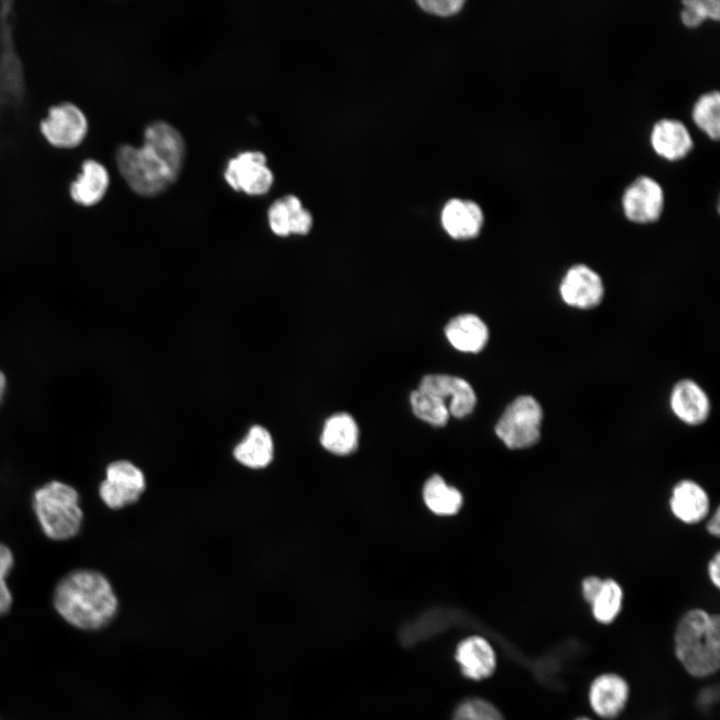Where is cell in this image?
Instances as JSON below:
<instances>
[{
    "mask_svg": "<svg viewBox=\"0 0 720 720\" xmlns=\"http://www.w3.org/2000/svg\"><path fill=\"white\" fill-rule=\"evenodd\" d=\"M444 334L454 349L464 353L482 351L489 340L488 326L472 313H462L451 318L444 327Z\"/></svg>",
    "mask_w": 720,
    "mask_h": 720,
    "instance_id": "18",
    "label": "cell"
},
{
    "mask_svg": "<svg viewBox=\"0 0 720 720\" xmlns=\"http://www.w3.org/2000/svg\"><path fill=\"white\" fill-rule=\"evenodd\" d=\"M146 488L143 471L128 460H117L106 467L99 496L110 509H122L139 500Z\"/></svg>",
    "mask_w": 720,
    "mask_h": 720,
    "instance_id": "7",
    "label": "cell"
},
{
    "mask_svg": "<svg viewBox=\"0 0 720 720\" xmlns=\"http://www.w3.org/2000/svg\"><path fill=\"white\" fill-rule=\"evenodd\" d=\"M668 507L672 516L685 525H696L711 513V500L706 489L689 478L678 480L671 488Z\"/></svg>",
    "mask_w": 720,
    "mask_h": 720,
    "instance_id": "12",
    "label": "cell"
},
{
    "mask_svg": "<svg viewBox=\"0 0 720 720\" xmlns=\"http://www.w3.org/2000/svg\"><path fill=\"white\" fill-rule=\"evenodd\" d=\"M706 530L713 537H719L720 534V511L716 507L706 518Z\"/></svg>",
    "mask_w": 720,
    "mask_h": 720,
    "instance_id": "35",
    "label": "cell"
},
{
    "mask_svg": "<svg viewBox=\"0 0 720 720\" xmlns=\"http://www.w3.org/2000/svg\"><path fill=\"white\" fill-rule=\"evenodd\" d=\"M7 386H8V381H7L6 374L4 373V371L2 369H0V404L3 401L4 396L6 394Z\"/></svg>",
    "mask_w": 720,
    "mask_h": 720,
    "instance_id": "36",
    "label": "cell"
},
{
    "mask_svg": "<svg viewBox=\"0 0 720 720\" xmlns=\"http://www.w3.org/2000/svg\"><path fill=\"white\" fill-rule=\"evenodd\" d=\"M630 687L624 677L617 673H603L595 677L588 690V702L600 718H617L625 709Z\"/></svg>",
    "mask_w": 720,
    "mask_h": 720,
    "instance_id": "13",
    "label": "cell"
},
{
    "mask_svg": "<svg viewBox=\"0 0 720 720\" xmlns=\"http://www.w3.org/2000/svg\"><path fill=\"white\" fill-rule=\"evenodd\" d=\"M267 216L269 227L275 235H290V212L284 197L276 199L270 205Z\"/></svg>",
    "mask_w": 720,
    "mask_h": 720,
    "instance_id": "29",
    "label": "cell"
},
{
    "mask_svg": "<svg viewBox=\"0 0 720 720\" xmlns=\"http://www.w3.org/2000/svg\"><path fill=\"white\" fill-rule=\"evenodd\" d=\"M44 139L53 147L73 149L78 147L88 132V120L75 104L64 101L51 105L39 123Z\"/></svg>",
    "mask_w": 720,
    "mask_h": 720,
    "instance_id": "6",
    "label": "cell"
},
{
    "mask_svg": "<svg viewBox=\"0 0 720 720\" xmlns=\"http://www.w3.org/2000/svg\"><path fill=\"white\" fill-rule=\"evenodd\" d=\"M603 578L597 575H588L584 577L580 584L581 595L585 602L589 604L602 584Z\"/></svg>",
    "mask_w": 720,
    "mask_h": 720,
    "instance_id": "31",
    "label": "cell"
},
{
    "mask_svg": "<svg viewBox=\"0 0 720 720\" xmlns=\"http://www.w3.org/2000/svg\"><path fill=\"white\" fill-rule=\"evenodd\" d=\"M562 301L576 309L590 310L598 306L604 297L601 276L585 264L571 266L559 284Z\"/></svg>",
    "mask_w": 720,
    "mask_h": 720,
    "instance_id": "10",
    "label": "cell"
},
{
    "mask_svg": "<svg viewBox=\"0 0 720 720\" xmlns=\"http://www.w3.org/2000/svg\"><path fill=\"white\" fill-rule=\"evenodd\" d=\"M261 151H245L229 160L224 178L231 188L248 195H263L273 185L274 175Z\"/></svg>",
    "mask_w": 720,
    "mask_h": 720,
    "instance_id": "8",
    "label": "cell"
},
{
    "mask_svg": "<svg viewBox=\"0 0 720 720\" xmlns=\"http://www.w3.org/2000/svg\"><path fill=\"white\" fill-rule=\"evenodd\" d=\"M320 443L335 455L345 456L354 452L359 443V428L355 419L346 412L328 417L322 427Z\"/></svg>",
    "mask_w": 720,
    "mask_h": 720,
    "instance_id": "20",
    "label": "cell"
},
{
    "mask_svg": "<svg viewBox=\"0 0 720 720\" xmlns=\"http://www.w3.org/2000/svg\"><path fill=\"white\" fill-rule=\"evenodd\" d=\"M32 507L43 533L55 541L75 537L82 526L83 511L76 489L53 480L35 490Z\"/></svg>",
    "mask_w": 720,
    "mask_h": 720,
    "instance_id": "4",
    "label": "cell"
},
{
    "mask_svg": "<svg viewBox=\"0 0 720 720\" xmlns=\"http://www.w3.org/2000/svg\"><path fill=\"white\" fill-rule=\"evenodd\" d=\"M543 419L539 401L520 395L505 407L495 424V434L508 449H528L540 441Z\"/></svg>",
    "mask_w": 720,
    "mask_h": 720,
    "instance_id": "5",
    "label": "cell"
},
{
    "mask_svg": "<svg viewBox=\"0 0 720 720\" xmlns=\"http://www.w3.org/2000/svg\"><path fill=\"white\" fill-rule=\"evenodd\" d=\"M409 402L414 415L430 425L444 426L449 420L446 402L428 391L417 388L411 392Z\"/></svg>",
    "mask_w": 720,
    "mask_h": 720,
    "instance_id": "24",
    "label": "cell"
},
{
    "mask_svg": "<svg viewBox=\"0 0 720 720\" xmlns=\"http://www.w3.org/2000/svg\"><path fill=\"white\" fill-rule=\"evenodd\" d=\"M674 652L685 671L695 678L715 674L720 666V617L692 608L679 619L674 632Z\"/></svg>",
    "mask_w": 720,
    "mask_h": 720,
    "instance_id": "3",
    "label": "cell"
},
{
    "mask_svg": "<svg viewBox=\"0 0 720 720\" xmlns=\"http://www.w3.org/2000/svg\"><path fill=\"white\" fill-rule=\"evenodd\" d=\"M52 602L65 622L84 631L103 629L119 609L112 584L93 569H76L64 575L56 584Z\"/></svg>",
    "mask_w": 720,
    "mask_h": 720,
    "instance_id": "2",
    "label": "cell"
},
{
    "mask_svg": "<svg viewBox=\"0 0 720 720\" xmlns=\"http://www.w3.org/2000/svg\"><path fill=\"white\" fill-rule=\"evenodd\" d=\"M694 123L711 139L720 136V94L710 91L702 94L692 109Z\"/></svg>",
    "mask_w": 720,
    "mask_h": 720,
    "instance_id": "25",
    "label": "cell"
},
{
    "mask_svg": "<svg viewBox=\"0 0 720 720\" xmlns=\"http://www.w3.org/2000/svg\"><path fill=\"white\" fill-rule=\"evenodd\" d=\"M417 4L424 11L439 15L450 16L456 14L465 4L463 0H420Z\"/></svg>",
    "mask_w": 720,
    "mask_h": 720,
    "instance_id": "30",
    "label": "cell"
},
{
    "mask_svg": "<svg viewBox=\"0 0 720 720\" xmlns=\"http://www.w3.org/2000/svg\"><path fill=\"white\" fill-rule=\"evenodd\" d=\"M455 660L462 675L473 681L489 678L497 666L493 646L487 639L478 635L466 637L457 644Z\"/></svg>",
    "mask_w": 720,
    "mask_h": 720,
    "instance_id": "16",
    "label": "cell"
},
{
    "mask_svg": "<svg viewBox=\"0 0 720 720\" xmlns=\"http://www.w3.org/2000/svg\"><path fill=\"white\" fill-rule=\"evenodd\" d=\"M681 21L687 27L694 28L706 19L719 20L720 2L718 0H684Z\"/></svg>",
    "mask_w": 720,
    "mask_h": 720,
    "instance_id": "26",
    "label": "cell"
},
{
    "mask_svg": "<svg viewBox=\"0 0 720 720\" xmlns=\"http://www.w3.org/2000/svg\"><path fill=\"white\" fill-rule=\"evenodd\" d=\"M622 208L628 220L637 224L656 222L664 209L661 185L649 176H639L624 190Z\"/></svg>",
    "mask_w": 720,
    "mask_h": 720,
    "instance_id": "9",
    "label": "cell"
},
{
    "mask_svg": "<svg viewBox=\"0 0 720 720\" xmlns=\"http://www.w3.org/2000/svg\"><path fill=\"white\" fill-rule=\"evenodd\" d=\"M234 458L250 469L267 467L274 457V442L270 432L261 425L252 426L233 450Z\"/></svg>",
    "mask_w": 720,
    "mask_h": 720,
    "instance_id": "21",
    "label": "cell"
},
{
    "mask_svg": "<svg viewBox=\"0 0 720 720\" xmlns=\"http://www.w3.org/2000/svg\"><path fill=\"white\" fill-rule=\"evenodd\" d=\"M418 388L443 399L450 416L464 418L476 407L477 396L471 384L464 378L449 374H427L422 377Z\"/></svg>",
    "mask_w": 720,
    "mask_h": 720,
    "instance_id": "11",
    "label": "cell"
},
{
    "mask_svg": "<svg viewBox=\"0 0 720 720\" xmlns=\"http://www.w3.org/2000/svg\"><path fill=\"white\" fill-rule=\"evenodd\" d=\"M184 158L181 133L165 121L146 126L141 146L122 143L114 152L119 176L134 193L145 197L168 189L177 180Z\"/></svg>",
    "mask_w": 720,
    "mask_h": 720,
    "instance_id": "1",
    "label": "cell"
},
{
    "mask_svg": "<svg viewBox=\"0 0 720 720\" xmlns=\"http://www.w3.org/2000/svg\"><path fill=\"white\" fill-rule=\"evenodd\" d=\"M284 200L290 212V234L305 235L313 224L311 213L306 210L295 195H286Z\"/></svg>",
    "mask_w": 720,
    "mask_h": 720,
    "instance_id": "28",
    "label": "cell"
},
{
    "mask_svg": "<svg viewBox=\"0 0 720 720\" xmlns=\"http://www.w3.org/2000/svg\"><path fill=\"white\" fill-rule=\"evenodd\" d=\"M484 223L481 207L470 200L450 199L441 211V224L453 239L468 240L477 237Z\"/></svg>",
    "mask_w": 720,
    "mask_h": 720,
    "instance_id": "17",
    "label": "cell"
},
{
    "mask_svg": "<svg viewBox=\"0 0 720 720\" xmlns=\"http://www.w3.org/2000/svg\"><path fill=\"white\" fill-rule=\"evenodd\" d=\"M110 182L108 168L98 160L87 158L82 161L80 171L69 185L70 199L80 207L93 208L107 195Z\"/></svg>",
    "mask_w": 720,
    "mask_h": 720,
    "instance_id": "14",
    "label": "cell"
},
{
    "mask_svg": "<svg viewBox=\"0 0 720 720\" xmlns=\"http://www.w3.org/2000/svg\"><path fill=\"white\" fill-rule=\"evenodd\" d=\"M423 499L428 509L439 516L454 515L463 504L461 492L448 485L440 475H433L426 480Z\"/></svg>",
    "mask_w": 720,
    "mask_h": 720,
    "instance_id": "22",
    "label": "cell"
},
{
    "mask_svg": "<svg viewBox=\"0 0 720 720\" xmlns=\"http://www.w3.org/2000/svg\"><path fill=\"white\" fill-rule=\"evenodd\" d=\"M707 575L711 584L719 589L720 587V554L717 551L708 561Z\"/></svg>",
    "mask_w": 720,
    "mask_h": 720,
    "instance_id": "33",
    "label": "cell"
},
{
    "mask_svg": "<svg viewBox=\"0 0 720 720\" xmlns=\"http://www.w3.org/2000/svg\"><path fill=\"white\" fill-rule=\"evenodd\" d=\"M14 566V556L8 546L0 543V582L6 581Z\"/></svg>",
    "mask_w": 720,
    "mask_h": 720,
    "instance_id": "32",
    "label": "cell"
},
{
    "mask_svg": "<svg viewBox=\"0 0 720 720\" xmlns=\"http://www.w3.org/2000/svg\"><path fill=\"white\" fill-rule=\"evenodd\" d=\"M624 591L613 578H603L597 593L588 604L593 618L600 624H611L623 607Z\"/></svg>",
    "mask_w": 720,
    "mask_h": 720,
    "instance_id": "23",
    "label": "cell"
},
{
    "mask_svg": "<svg viewBox=\"0 0 720 720\" xmlns=\"http://www.w3.org/2000/svg\"><path fill=\"white\" fill-rule=\"evenodd\" d=\"M669 407L673 415L688 426L704 424L711 413V402L707 393L691 379H682L673 386Z\"/></svg>",
    "mask_w": 720,
    "mask_h": 720,
    "instance_id": "15",
    "label": "cell"
},
{
    "mask_svg": "<svg viewBox=\"0 0 720 720\" xmlns=\"http://www.w3.org/2000/svg\"><path fill=\"white\" fill-rule=\"evenodd\" d=\"M650 142L659 156L670 161L684 158L693 147L688 129L676 119L657 121L651 130Z\"/></svg>",
    "mask_w": 720,
    "mask_h": 720,
    "instance_id": "19",
    "label": "cell"
},
{
    "mask_svg": "<svg viewBox=\"0 0 720 720\" xmlns=\"http://www.w3.org/2000/svg\"><path fill=\"white\" fill-rule=\"evenodd\" d=\"M13 603V596L6 581L0 582V618L6 615Z\"/></svg>",
    "mask_w": 720,
    "mask_h": 720,
    "instance_id": "34",
    "label": "cell"
},
{
    "mask_svg": "<svg viewBox=\"0 0 720 720\" xmlns=\"http://www.w3.org/2000/svg\"><path fill=\"white\" fill-rule=\"evenodd\" d=\"M574 720H592V719L589 718V717H586V716H581V717H577V718L574 719Z\"/></svg>",
    "mask_w": 720,
    "mask_h": 720,
    "instance_id": "37",
    "label": "cell"
},
{
    "mask_svg": "<svg viewBox=\"0 0 720 720\" xmlns=\"http://www.w3.org/2000/svg\"><path fill=\"white\" fill-rule=\"evenodd\" d=\"M452 720H504L491 702L482 698H468L456 707Z\"/></svg>",
    "mask_w": 720,
    "mask_h": 720,
    "instance_id": "27",
    "label": "cell"
}]
</instances>
